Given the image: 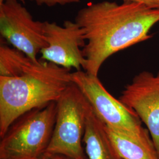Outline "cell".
<instances>
[{
	"mask_svg": "<svg viewBox=\"0 0 159 159\" xmlns=\"http://www.w3.org/2000/svg\"><path fill=\"white\" fill-rule=\"evenodd\" d=\"M75 21L84 31V71L98 75L103 63L115 53L150 40L159 23V8L125 1L91 2L77 12Z\"/></svg>",
	"mask_w": 159,
	"mask_h": 159,
	"instance_id": "cell-1",
	"label": "cell"
},
{
	"mask_svg": "<svg viewBox=\"0 0 159 159\" xmlns=\"http://www.w3.org/2000/svg\"><path fill=\"white\" fill-rule=\"evenodd\" d=\"M39 159H74L67 156L57 153H45Z\"/></svg>",
	"mask_w": 159,
	"mask_h": 159,
	"instance_id": "cell-12",
	"label": "cell"
},
{
	"mask_svg": "<svg viewBox=\"0 0 159 159\" xmlns=\"http://www.w3.org/2000/svg\"><path fill=\"white\" fill-rule=\"evenodd\" d=\"M119 99L146 126L159 154V71H143L125 87Z\"/></svg>",
	"mask_w": 159,
	"mask_h": 159,
	"instance_id": "cell-8",
	"label": "cell"
},
{
	"mask_svg": "<svg viewBox=\"0 0 159 159\" xmlns=\"http://www.w3.org/2000/svg\"><path fill=\"white\" fill-rule=\"evenodd\" d=\"M4 0H0V4L2 3V2H4Z\"/></svg>",
	"mask_w": 159,
	"mask_h": 159,
	"instance_id": "cell-14",
	"label": "cell"
},
{
	"mask_svg": "<svg viewBox=\"0 0 159 159\" xmlns=\"http://www.w3.org/2000/svg\"><path fill=\"white\" fill-rule=\"evenodd\" d=\"M35 1L39 6L46 5L48 7H53L56 5H66L68 4L78 3L81 0H30Z\"/></svg>",
	"mask_w": 159,
	"mask_h": 159,
	"instance_id": "cell-11",
	"label": "cell"
},
{
	"mask_svg": "<svg viewBox=\"0 0 159 159\" xmlns=\"http://www.w3.org/2000/svg\"><path fill=\"white\" fill-rule=\"evenodd\" d=\"M91 107L79 87L71 83L57 102V113L46 153L74 159H88L83 146L87 115Z\"/></svg>",
	"mask_w": 159,
	"mask_h": 159,
	"instance_id": "cell-4",
	"label": "cell"
},
{
	"mask_svg": "<svg viewBox=\"0 0 159 159\" xmlns=\"http://www.w3.org/2000/svg\"><path fill=\"white\" fill-rule=\"evenodd\" d=\"M83 143L88 159H123L108 136L105 125L91 107L86 120Z\"/></svg>",
	"mask_w": 159,
	"mask_h": 159,
	"instance_id": "cell-9",
	"label": "cell"
},
{
	"mask_svg": "<svg viewBox=\"0 0 159 159\" xmlns=\"http://www.w3.org/2000/svg\"><path fill=\"white\" fill-rule=\"evenodd\" d=\"M43 31L47 46L40 52L42 60L70 70H84L86 60L81 48L86 41L79 24L70 20L65 21L63 25L44 21Z\"/></svg>",
	"mask_w": 159,
	"mask_h": 159,
	"instance_id": "cell-7",
	"label": "cell"
},
{
	"mask_svg": "<svg viewBox=\"0 0 159 159\" xmlns=\"http://www.w3.org/2000/svg\"><path fill=\"white\" fill-rule=\"evenodd\" d=\"M106 126L108 136L123 159H159L152 140L143 141Z\"/></svg>",
	"mask_w": 159,
	"mask_h": 159,
	"instance_id": "cell-10",
	"label": "cell"
},
{
	"mask_svg": "<svg viewBox=\"0 0 159 159\" xmlns=\"http://www.w3.org/2000/svg\"><path fill=\"white\" fill-rule=\"evenodd\" d=\"M71 77L72 82L82 92L94 113L107 127L140 140H152L136 112L114 97L98 75L80 70L71 73Z\"/></svg>",
	"mask_w": 159,
	"mask_h": 159,
	"instance_id": "cell-5",
	"label": "cell"
},
{
	"mask_svg": "<svg viewBox=\"0 0 159 159\" xmlns=\"http://www.w3.org/2000/svg\"><path fill=\"white\" fill-rule=\"evenodd\" d=\"M57 102L23 114L1 137L0 159H39L50 144Z\"/></svg>",
	"mask_w": 159,
	"mask_h": 159,
	"instance_id": "cell-3",
	"label": "cell"
},
{
	"mask_svg": "<svg viewBox=\"0 0 159 159\" xmlns=\"http://www.w3.org/2000/svg\"><path fill=\"white\" fill-rule=\"evenodd\" d=\"M70 70L35 61L23 52L0 46V137L30 111L57 102L72 83Z\"/></svg>",
	"mask_w": 159,
	"mask_h": 159,
	"instance_id": "cell-2",
	"label": "cell"
},
{
	"mask_svg": "<svg viewBox=\"0 0 159 159\" xmlns=\"http://www.w3.org/2000/svg\"><path fill=\"white\" fill-rule=\"evenodd\" d=\"M44 22L35 21L28 10L17 0H4L0 4V34L15 48L33 61L47 46Z\"/></svg>",
	"mask_w": 159,
	"mask_h": 159,
	"instance_id": "cell-6",
	"label": "cell"
},
{
	"mask_svg": "<svg viewBox=\"0 0 159 159\" xmlns=\"http://www.w3.org/2000/svg\"><path fill=\"white\" fill-rule=\"evenodd\" d=\"M125 1L141 2L151 8H159V0H123V1Z\"/></svg>",
	"mask_w": 159,
	"mask_h": 159,
	"instance_id": "cell-13",
	"label": "cell"
}]
</instances>
